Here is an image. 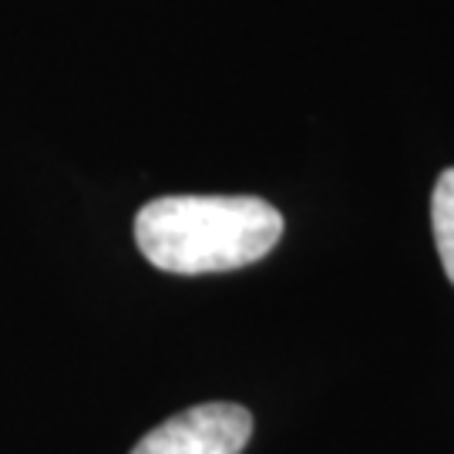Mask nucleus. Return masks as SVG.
Returning <instances> with one entry per match:
<instances>
[{
  "mask_svg": "<svg viewBox=\"0 0 454 454\" xmlns=\"http://www.w3.org/2000/svg\"><path fill=\"white\" fill-rule=\"evenodd\" d=\"M283 215L256 195H162L135 215V243L165 273H229L262 260Z\"/></svg>",
  "mask_w": 454,
  "mask_h": 454,
  "instance_id": "f257e3e1",
  "label": "nucleus"
},
{
  "mask_svg": "<svg viewBox=\"0 0 454 454\" xmlns=\"http://www.w3.org/2000/svg\"><path fill=\"white\" fill-rule=\"evenodd\" d=\"M253 414L239 404H199L148 431L131 454H243Z\"/></svg>",
  "mask_w": 454,
  "mask_h": 454,
  "instance_id": "f03ea898",
  "label": "nucleus"
},
{
  "mask_svg": "<svg viewBox=\"0 0 454 454\" xmlns=\"http://www.w3.org/2000/svg\"><path fill=\"white\" fill-rule=\"evenodd\" d=\"M431 226H434V243L448 279L454 283V168L441 172L434 195H431Z\"/></svg>",
  "mask_w": 454,
  "mask_h": 454,
  "instance_id": "7ed1b4c3",
  "label": "nucleus"
}]
</instances>
